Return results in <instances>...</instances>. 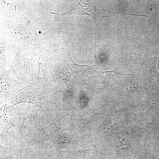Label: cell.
I'll use <instances>...</instances> for the list:
<instances>
[{
  "label": "cell",
  "instance_id": "1",
  "mask_svg": "<svg viewBox=\"0 0 159 159\" xmlns=\"http://www.w3.org/2000/svg\"><path fill=\"white\" fill-rule=\"evenodd\" d=\"M48 94L46 88H43L36 86L26 87L13 94L7 102L14 106L21 103H29L36 105L45 111L42 102L48 100Z\"/></svg>",
  "mask_w": 159,
  "mask_h": 159
},
{
  "label": "cell",
  "instance_id": "2",
  "mask_svg": "<svg viewBox=\"0 0 159 159\" xmlns=\"http://www.w3.org/2000/svg\"><path fill=\"white\" fill-rule=\"evenodd\" d=\"M60 16H65L72 14H86L89 16L93 20L96 29L101 19L105 17H110L117 13L107 9L97 7L91 1L81 0L77 5L70 11L63 13H51Z\"/></svg>",
  "mask_w": 159,
  "mask_h": 159
},
{
  "label": "cell",
  "instance_id": "3",
  "mask_svg": "<svg viewBox=\"0 0 159 159\" xmlns=\"http://www.w3.org/2000/svg\"><path fill=\"white\" fill-rule=\"evenodd\" d=\"M0 102L7 101L14 93L26 86L13 77L4 66L0 68Z\"/></svg>",
  "mask_w": 159,
  "mask_h": 159
},
{
  "label": "cell",
  "instance_id": "4",
  "mask_svg": "<svg viewBox=\"0 0 159 159\" xmlns=\"http://www.w3.org/2000/svg\"><path fill=\"white\" fill-rule=\"evenodd\" d=\"M63 124L62 117L60 114L57 113L49 125L39 129L42 132V134L37 141L31 144L33 154L34 153L36 146L39 143L47 139H51L63 131Z\"/></svg>",
  "mask_w": 159,
  "mask_h": 159
},
{
  "label": "cell",
  "instance_id": "5",
  "mask_svg": "<svg viewBox=\"0 0 159 159\" xmlns=\"http://www.w3.org/2000/svg\"><path fill=\"white\" fill-rule=\"evenodd\" d=\"M38 71L35 79V86L41 88L50 86L54 82L53 74L49 67L41 61L37 60Z\"/></svg>",
  "mask_w": 159,
  "mask_h": 159
},
{
  "label": "cell",
  "instance_id": "6",
  "mask_svg": "<svg viewBox=\"0 0 159 159\" xmlns=\"http://www.w3.org/2000/svg\"><path fill=\"white\" fill-rule=\"evenodd\" d=\"M39 110L30 109L19 114L20 122L18 126V134L23 133L27 130L34 121Z\"/></svg>",
  "mask_w": 159,
  "mask_h": 159
},
{
  "label": "cell",
  "instance_id": "7",
  "mask_svg": "<svg viewBox=\"0 0 159 159\" xmlns=\"http://www.w3.org/2000/svg\"><path fill=\"white\" fill-rule=\"evenodd\" d=\"M14 115L4 127L0 134L1 145L7 142L13 135L19 121V117L14 111Z\"/></svg>",
  "mask_w": 159,
  "mask_h": 159
},
{
  "label": "cell",
  "instance_id": "8",
  "mask_svg": "<svg viewBox=\"0 0 159 159\" xmlns=\"http://www.w3.org/2000/svg\"><path fill=\"white\" fill-rule=\"evenodd\" d=\"M72 138L70 135L62 131L51 138V143L57 147H62L70 143Z\"/></svg>",
  "mask_w": 159,
  "mask_h": 159
},
{
  "label": "cell",
  "instance_id": "9",
  "mask_svg": "<svg viewBox=\"0 0 159 159\" xmlns=\"http://www.w3.org/2000/svg\"><path fill=\"white\" fill-rule=\"evenodd\" d=\"M14 106L7 101L0 102L1 122H6L9 120L15 110Z\"/></svg>",
  "mask_w": 159,
  "mask_h": 159
},
{
  "label": "cell",
  "instance_id": "10",
  "mask_svg": "<svg viewBox=\"0 0 159 159\" xmlns=\"http://www.w3.org/2000/svg\"><path fill=\"white\" fill-rule=\"evenodd\" d=\"M68 66L74 72L80 73L82 74H92L94 70V66L79 65L74 62L72 59L69 55Z\"/></svg>",
  "mask_w": 159,
  "mask_h": 159
},
{
  "label": "cell",
  "instance_id": "11",
  "mask_svg": "<svg viewBox=\"0 0 159 159\" xmlns=\"http://www.w3.org/2000/svg\"><path fill=\"white\" fill-rule=\"evenodd\" d=\"M71 148L72 150L79 153L92 150L100 153L95 149V148L94 146L91 145L90 143L85 142H79L77 143H75Z\"/></svg>",
  "mask_w": 159,
  "mask_h": 159
},
{
  "label": "cell",
  "instance_id": "12",
  "mask_svg": "<svg viewBox=\"0 0 159 159\" xmlns=\"http://www.w3.org/2000/svg\"><path fill=\"white\" fill-rule=\"evenodd\" d=\"M102 127L104 133L106 136H111L113 134L115 131L114 126L110 122H104Z\"/></svg>",
  "mask_w": 159,
  "mask_h": 159
},
{
  "label": "cell",
  "instance_id": "13",
  "mask_svg": "<svg viewBox=\"0 0 159 159\" xmlns=\"http://www.w3.org/2000/svg\"><path fill=\"white\" fill-rule=\"evenodd\" d=\"M137 86L134 83L127 82L126 83L123 87L124 92L128 93L134 92L136 90Z\"/></svg>",
  "mask_w": 159,
  "mask_h": 159
},
{
  "label": "cell",
  "instance_id": "14",
  "mask_svg": "<svg viewBox=\"0 0 159 159\" xmlns=\"http://www.w3.org/2000/svg\"><path fill=\"white\" fill-rule=\"evenodd\" d=\"M124 130L126 133L130 135L134 136V133L132 127L127 123H124L123 125Z\"/></svg>",
  "mask_w": 159,
  "mask_h": 159
},
{
  "label": "cell",
  "instance_id": "15",
  "mask_svg": "<svg viewBox=\"0 0 159 159\" xmlns=\"http://www.w3.org/2000/svg\"><path fill=\"white\" fill-rule=\"evenodd\" d=\"M125 109V106L124 105H117L115 107V110L118 112L122 111Z\"/></svg>",
  "mask_w": 159,
  "mask_h": 159
}]
</instances>
